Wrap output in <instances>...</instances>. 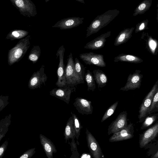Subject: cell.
<instances>
[{
    "instance_id": "1",
    "label": "cell",
    "mask_w": 158,
    "mask_h": 158,
    "mask_svg": "<svg viewBox=\"0 0 158 158\" xmlns=\"http://www.w3.org/2000/svg\"><path fill=\"white\" fill-rule=\"evenodd\" d=\"M119 13V11L117 9L110 10L98 15L91 22L86 29V37L98 32L102 28L107 25Z\"/></svg>"
},
{
    "instance_id": "2",
    "label": "cell",
    "mask_w": 158,
    "mask_h": 158,
    "mask_svg": "<svg viewBox=\"0 0 158 158\" xmlns=\"http://www.w3.org/2000/svg\"><path fill=\"white\" fill-rule=\"evenodd\" d=\"M30 35L21 39L13 48L9 50L7 61L9 65L18 62L24 56L30 46Z\"/></svg>"
},
{
    "instance_id": "3",
    "label": "cell",
    "mask_w": 158,
    "mask_h": 158,
    "mask_svg": "<svg viewBox=\"0 0 158 158\" xmlns=\"http://www.w3.org/2000/svg\"><path fill=\"white\" fill-rule=\"evenodd\" d=\"M65 76L67 86L74 87L78 84L84 83V81L81 80L76 72L74 62L71 52L68 57L65 69Z\"/></svg>"
},
{
    "instance_id": "4",
    "label": "cell",
    "mask_w": 158,
    "mask_h": 158,
    "mask_svg": "<svg viewBox=\"0 0 158 158\" xmlns=\"http://www.w3.org/2000/svg\"><path fill=\"white\" fill-rule=\"evenodd\" d=\"M12 5L22 15L29 18L37 14L36 6L31 0H10Z\"/></svg>"
},
{
    "instance_id": "5",
    "label": "cell",
    "mask_w": 158,
    "mask_h": 158,
    "mask_svg": "<svg viewBox=\"0 0 158 158\" xmlns=\"http://www.w3.org/2000/svg\"><path fill=\"white\" fill-rule=\"evenodd\" d=\"M158 90V85H155L143 100L139 111V123H142L148 115V111L152 103L154 96Z\"/></svg>"
},
{
    "instance_id": "6",
    "label": "cell",
    "mask_w": 158,
    "mask_h": 158,
    "mask_svg": "<svg viewBox=\"0 0 158 158\" xmlns=\"http://www.w3.org/2000/svg\"><path fill=\"white\" fill-rule=\"evenodd\" d=\"M65 48L64 45L61 46L58 50L56 56H59V62L57 71L58 79L56 83L58 87H63L66 85L65 76V66L64 64V59Z\"/></svg>"
},
{
    "instance_id": "7",
    "label": "cell",
    "mask_w": 158,
    "mask_h": 158,
    "mask_svg": "<svg viewBox=\"0 0 158 158\" xmlns=\"http://www.w3.org/2000/svg\"><path fill=\"white\" fill-rule=\"evenodd\" d=\"M158 136V122L139 135V144L140 148L146 147Z\"/></svg>"
},
{
    "instance_id": "8",
    "label": "cell",
    "mask_w": 158,
    "mask_h": 158,
    "mask_svg": "<svg viewBox=\"0 0 158 158\" xmlns=\"http://www.w3.org/2000/svg\"><path fill=\"white\" fill-rule=\"evenodd\" d=\"M48 77L44 73V66H41L39 70L34 72L29 80L28 88L32 89L40 88L41 86L47 81Z\"/></svg>"
},
{
    "instance_id": "9",
    "label": "cell",
    "mask_w": 158,
    "mask_h": 158,
    "mask_svg": "<svg viewBox=\"0 0 158 158\" xmlns=\"http://www.w3.org/2000/svg\"><path fill=\"white\" fill-rule=\"evenodd\" d=\"M79 57L87 65H94L101 67H105L106 65L103 55L101 54L90 52L81 54Z\"/></svg>"
},
{
    "instance_id": "10",
    "label": "cell",
    "mask_w": 158,
    "mask_h": 158,
    "mask_svg": "<svg viewBox=\"0 0 158 158\" xmlns=\"http://www.w3.org/2000/svg\"><path fill=\"white\" fill-rule=\"evenodd\" d=\"M86 140L90 154L94 158L104 157L101 148L95 138L86 128Z\"/></svg>"
},
{
    "instance_id": "11",
    "label": "cell",
    "mask_w": 158,
    "mask_h": 158,
    "mask_svg": "<svg viewBox=\"0 0 158 158\" xmlns=\"http://www.w3.org/2000/svg\"><path fill=\"white\" fill-rule=\"evenodd\" d=\"M127 113L123 111L119 114L115 119L109 125L107 133L108 135L117 132L127 125Z\"/></svg>"
},
{
    "instance_id": "12",
    "label": "cell",
    "mask_w": 158,
    "mask_h": 158,
    "mask_svg": "<svg viewBox=\"0 0 158 158\" xmlns=\"http://www.w3.org/2000/svg\"><path fill=\"white\" fill-rule=\"evenodd\" d=\"M133 124L131 122L127 127L113 134L109 139L110 142H113L131 139L134 136Z\"/></svg>"
},
{
    "instance_id": "13",
    "label": "cell",
    "mask_w": 158,
    "mask_h": 158,
    "mask_svg": "<svg viewBox=\"0 0 158 158\" xmlns=\"http://www.w3.org/2000/svg\"><path fill=\"white\" fill-rule=\"evenodd\" d=\"M76 88L66 86L53 89L49 92L50 94L56 97L61 100H63L67 104H69L70 101L71 93L75 91Z\"/></svg>"
},
{
    "instance_id": "14",
    "label": "cell",
    "mask_w": 158,
    "mask_h": 158,
    "mask_svg": "<svg viewBox=\"0 0 158 158\" xmlns=\"http://www.w3.org/2000/svg\"><path fill=\"white\" fill-rule=\"evenodd\" d=\"M84 19V18L80 17L66 18L58 21L52 27L59 28L61 30L71 29L82 24Z\"/></svg>"
},
{
    "instance_id": "15",
    "label": "cell",
    "mask_w": 158,
    "mask_h": 158,
    "mask_svg": "<svg viewBox=\"0 0 158 158\" xmlns=\"http://www.w3.org/2000/svg\"><path fill=\"white\" fill-rule=\"evenodd\" d=\"M73 105L78 112L82 114H91L93 113V106L92 102L85 98H77L75 99Z\"/></svg>"
},
{
    "instance_id": "16",
    "label": "cell",
    "mask_w": 158,
    "mask_h": 158,
    "mask_svg": "<svg viewBox=\"0 0 158 158\" xmlns=\"http://www.w3.org/2000/svg\"><path fill=\"white\" fill-rule=\"evenodd\" d=\"M111 32V31H108L89 42L84 46V48L95 50L102 48L105 46L106 39L110 36Z\"/></svg>"
},
{
    "instance_id": "17",
    "label": "cell",
    "mask_w": 158,
    "mask_h": 158,
    "mask_svg": "<svg viewBox=\"0 0 158 158\" xmlns=\"http://www.w3.org/2000/svg\"><path fill=\"white\" fill-rule=\"evenodd\" d=\"M141 76L138 73H134L132 74H130L127 78L126 85L124 87L121 88L120 90L127 91L137 88L139 89L141 85Z\"/></svg>"
},
{
    "instance_id": "18",
    "label": "cell",
    "mask_w": 158,
    "mask_h": 158,
    "mask_svg": "<svg viewBox=\"0 0 158 158\" xmlns=\"http://www.w3.org/2000/svg\"><path fill=\"white\" fill-rule=\"evenodd\" d=\"M40 142L48 158H52L53 154L57 152V150L53 143L44 135L40 134Z\"/></svg>"
},
{
    "instance_id": "19",
    "label": "cell",
    "mask_w": 158,
    "mask_h": 158,
    "mask_svg": "<svg viewBox=\"0 0 158 158\" xmlns=\"http://www.w3.org/2000/svg\"><path fill=\"white\" fill-rule=\"evenodd\" d=\"M134 27L126 28L121 31L116 37L114 45L117 46L127 42L132 36Z\"/></svg>"
},
{
    "instance_id": "20",
    "label": "cell",
    "mask_w": 158,
    "mask_h": 158,
    "mask_svg": "<svg viewBox=\"0 0 158 158\" xmlns=\"http://www.w3.org/2000/svg\"><path fill=\"white\" fill-rule=\"evenodd\" d=\"M93 73L98 88H102L105 86L108 82V78L105 73L99 69L94 70Z\"/></svg>"
},
{
    "instance_id": "21",
    "label": "cell",
    "mask_w": 158,
    "mask_h": 158,
    "mask_svg": "<svg viewBox=\"0 0 158 158\" xmlns=\"http://www.w3.org/2000/svg\"><path fill=\"white\" fill-rule=\"evenodd\" d=\"M64 135L66 143H67V141L69 139H75V131L72 116L69 118L67 122L64 132Z\"/></svg>"
},
{
    "instance_id": "22",
    "label": "cell",
    "mask_w": 158,
    "mask_h": 158,
    "mask_svg": "<svg viewBox=\"0 0 158 158\" xmlns=\"http://www.w3.org/2000/svg\"><path fill=\"white\" fill-rule=\"evenodd\" d=\"M114 61L115 62L121 61L138 63L142 62L143 60L134 55L122 53L115 57Z\"/></svg>"
},
{
    "instance_id": "23",
    "label": "cell",
    "mask_w": 158,
    "mask_h": 158,
    "mask_svg": "<svg viewBox=\"0 0 158 158\" xmlns=\"http://www.w3.org/2000/svg\"><path fill=\"white\" fill-rule=\"evenodd\" d=\"M152 0H144L140 2L135 9L133 16L142 15L148 10L151 7Z\"/></svg>"
},
{
    "instance_id": "24",
    "label": "cell",
    "mask_w": 158,
    "mask_h": 158,
    "mask_svg": "<svg viewBox=\"0 0 158 158\" xmlns=\"http://www.w3.org/2000/svg\"><path fill=\"white\" fill-rule=\"evenodd\" d=\"M29 32L21 29H15L11 31L7 35L6 39L13 41L16 39H21L27 36Z\"/></svg>"
},
{
    "instance_id": "25",
    "label": "cell",
    "mask_w": 158,
    "mask_h": 158,
    "mask_svg": "<svg viewBox=\"0 0 158 158\" xmlns=\"http://www.w3.org/2000/svg\"><path fill=\"white\" fill-rule=\"evenodd\" d=\"M11 114H9L0 121V141L5 136L11 123Z\"/></svg>"
},
{
    "instance_id": "26",
    "label": "cell",
    "mask_w": 158,
    "mask_h": 158,
    "mask_svg": "<svg viewBox=\"0 0 158 158\" xmlns=\"http://www.w3.org/2000/svg\"><path fill=\"white\" fill-rule=\"evenodd\" d=\"M158 122V113H153L148 115L143 122L141 130L148 128Z\"/></svg>"
},
{
    "instance_id": "27",
    "label": "cell",
    "mask_w": 158,
    "mask_h": 158,
    "mask_svg": "<svg viewBox=\"0 0 158 158\" xmlns=\"http://www.w3.org/2000/svg\"><path fill=\"white\" fill-rule=\"evenodd\" d=\"M84 80L86 81L88 91H94L96 89V84L94 78L92 73L88 70L85 74Z\"/></svg>"
},
{
    "instance_id": "28",
    "label": "cell",
    "mask_w": 158,
    "mask_h": 158,
    "mask_svg": "<svg viewBox=\"0 0 158 158\" xmlns=\"http://www.w3.org/2000/svg\"><path fill=\"white\" fill-rule=\"evenodd\" d=\"M40 54V47L39 46H34L29 54L28 59L35 64L38 61Z\"/></svg>"
},
{
    "instance_id": "29",
    "label": "cell",
    "mask_w": 158,
    "mask_h": 158,
    "mask_svg": "<svg viewBox=\"0 0 158 158\" xmlns=\"http://www.w3.org/2000/svg\"><path fill=\"white\" fill-rule=\"evenodd\" d=\"M74 68L77 74L81 80L84 81L85 68L77 58L75 59Z\"/></svg>"
},
{
    "instance_id": "30",
    "label": "cell",
    "mask_w": 158,
    "mask_h": 158,
    "mask_svg": "<svg viewBox=\"0 0 158 158\" xmlns=\"http://www.w3.org/2000/svg\"><path fill=\"white\" fill-rule=\"evenodd\" d=\"M73 118L74 127L75 131V138L78 140L80 134L81 130L82 128L81 122L77 116V115L74 113L71 112Z\"/></svg>"
},
{
    "instance_id": "31",
    "label": "cell",
    "mask_w": 158,
    "mask_h": 158,
    "mask_svg": "<svg viewBox=\"0 0 158 158\" xmlns=\"http://www.w3.org/2000/svg\"><path fill=\"white\" fill-rule=\"evenodd\" d=\"M118 101H116L108 108L102 118L101 122L105 121L113 114L118 105Z\"/></svg>"
},
{
    "instance_id": "32",
    "label": "cell",
    "mask_w": 158,
    "mask_h": 158,
    "mask_svg": "<svg viewBox=\"0 0 158 158\" xmlns=\"http://www.w3.org/2000/svg\"><path fill=\"white\" fill-rule=\"evenodd\" d=\"M158 107V90L154 95L152 103L148 111V115L157 112Z\"/></svg>"
},
{
    "instance_id": "33",
    "label": "cell",
    "mask_w": 158,
    "mask_h": 158,
    "mask_svg": "<svg viewBox=\"0 0 158 158\" xmlns=\"http://www.w3.org/2000/svg\"><path fill=\"white\" fill-rule=\"evenodd\" d=\"M149 20L148 19L144 20L136 25L135 32L137 33L148 29V25Z\"/></svg>"
},
{
    "instance_id": "34",
    "label": "cell",
    "mask_w": 158,
    "mask_h": 158,
    "mask_svg": "<svg viewBox=\"0 0 158 158\" xmlns=\"http://www.w3.org/2000/svg\"><path fill=\"white\" fill-rule=\"evenodd\" d=\"M70 144L71 146V150L72 153L70 158H78L79 153L77 151L76 143L74 140V139H72V141Z\"/></svg>"
},
{
    "instance_id": "35",
    "label": "cell",
    "mask_w": 158,
    "mask_h": 158,
    "mask_svg": "<svg viewBox=\"0 0 158 158\" xmlns=\"http://www.w3.org/2000/svg\"><path fill=\"white\" fill-rule=\"evenodd\" d=\"M8 99L9 96H3L2 95L0 96V111L9 104Z\"/></svg>"
},
{
    "instance_id": "36",
    "label": "cell",
    "mask_w": 158,
    "mask_h": 158,
    "mask_svg": "<svg viewBox=\"0 0 158 158\" xmlns=\"http://www.w3.org/2000/svg\"><path fill=\"white\" fill-rule=\"evenodd\" d=\"M35 148H31L26 151L19 158H31L35 152Z\"/></svg>"
},
{
    "instance_id": "37",
    "label": "cell",
    "mask_w": 158,
    "mask_h": 158,
    "mask_svg": "<svg viewBox=\"0 0 158 158\" xmlns=\"http://www.w3.org/2000/svg\"><path fill=\"white\" fill-rule=\"evenodd\" d=\"M8 140H6L0 147V158H2L4 155V153L7 148L8 145Z\"/></svg>"
},
{
    "instance_id": "38",
    "label": "cell",
    "mask_w": 158,
    "mask_h": 158,
    "mask_svg": "<svg viewBox=\"0 0 158 158\" xmlns=\"http://www.w3.org/2000/svg\"><path fill=\"white\" fill-rule=\"evenodd\" d=\"M151 40L149 41V45L150 48L153 52V51H155L156 45V42L152 39Z\"/></svg>"
},
{
    "instance_id": "39",
    "label": "cell",
    "mask_w": 158,
    "mask_h": 158,
    "mask_svg": "<svg viewBox=\"0 0 158 158\" xmlns=\"http://www.w3.org/2000/svg\"><path fill=\"white\" fill-rule=\"evenodd\" d=\"M91 155L90 154L87 153H84L82 154L81 156H80V158H92V157Z\"/></svg>"
},
{
    "instance_id": "40",
    "label": "cell",
    "mask_w": 158,
    "mask_h": 158,
    "mask_svg": "<svg viewBox=\"0 0 158 158\" xmlns=\"http://www.w3.org/2000/svg\"><path fill=\"white\" fill-rule=\"evenodd\" d=\"M152 158H158V151L151 157Z\"/></svg>"
},
{
    "instance_id": "41",
    "label": "cell",
    "mask_w": 158,
    "mask_h": 158,
    "mask_svg": "<svg viewBox=\"0 0 158 158\" xmlns=\"http://www.w3.org/2000/svg\"><path fill=\"white\" fill-rule=\"evenodd\" d=\"M156 7H157V16L156 18V20L158 22V2L156 5Z\"/></svg>"
},
{
    "instance_id": "42",
    "label": "cell",
    "mask_w": 158,
    "mask_h": 158,
    "mask_svg": "<svg viewBox=\"0 0 158 158\" xmlns=\"http://www.w3.org/2000/svg\"><path fill=\"white\" fill-rule=\"evenodd\" d=\"M76 1L83 3H85L84 0H76Z\"/></svg>"
},
{
    "instance_id": "43",
    "label": "cell",
    "mask_w": 158,
    "mask_h": 158,
    "mask_svg": "<svg viewBox=\"0 0 158 158\" xmlns=\"http://www.w3.org/2000/svg\"><path fill=\"white\" fill-rule=\"evenodd\" d=\"M50 0H45V1L46 2H47L48 1H49Z\"/></svg>"
},
{
    "instance_id": "44",
    "label": "cell",
    "mask_w": 158,
    "mask_h": 158,
    "mask_svg": "<svg viewBox=\"0 0 158 158\" xmlns=\"http://www.w3.org/2000/svg\"><path fill=\"white\" fill-rule=\"evenodd\" d=\"M158 111V107L157 108V112Z\"/></svg>"
}]
</instances>
